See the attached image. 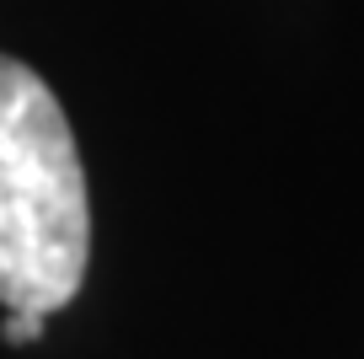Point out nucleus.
Wrapping results in <instances>:
<instances>
[{
  "mask_svg": "<svg viewBox=\"0 0 364 359\" xmlns=\"http://www.w3.org/2000/svg\"><path fill=\"white\" fill-rule=\"evenodd\" d=\"M91 258V199L75 135L54 91L0 54V301L54 316L75 301Z\"/></svg>",
  "mask_w": 364,
  "mask_h": 359,
  "instance_id": "nucleus-1",
  "label": "nucleus"
},
{
  "mask_svg": "<svg viewBox=\"0 0 364 359\" xmlns=\"http://www.w3.org/2000/svg\"><path fill=\"white\" fill-rule=\"evenodd\" d=\"M43 322L48 316H38V311H6L0 338H6V343H38V338H43Z\"/></svg>",
  "mask_w": 364,
  "mask_h": 359,
  "instance_id": "nucleus-2",
  "label": "nucleus"
}]
</instances>
